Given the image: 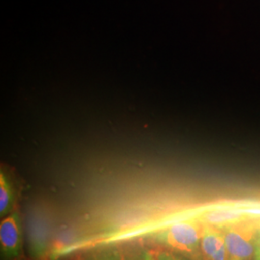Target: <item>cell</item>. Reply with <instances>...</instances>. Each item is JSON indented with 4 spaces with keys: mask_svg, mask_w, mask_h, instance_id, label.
I'll return each mask as SVG.
<instances>
[{
    "mask_svg": "<svg viewBox=\"0 0 260 260\" xmlns=\"http://www.w3.org/2000/svg\"><path fill=\"white\" fill-rule=\"evenodd\" d=\"M13 204V193L9 181L3 172L0 174V215L8 213Z\"/></svg>",
    "mask_w": 260,
    "mask_h": 260,
    "instance_id": "obj_6",
    "label": "cell"
},
{
    "mask_svg": "<svg viewBox=\"0 0 260 260\" xmlns=\"http://www.w3.org/2000/svg\"><path fill=\"white\" fill-rule=\"evenodd\" d=\"M205 228L194 222H181L172 225L167 233V241L180 251H192L202 240Z\"/></svg>",
    "mask_w": 260,
    "mask_h": 260,
    "instance_id": "obj_2",
    "label": "cell"
},
{
    "mask_svg": "<svg viewBox=\"0 0 260 260\" xmlns=\"http://www.w3.org/2000/svg\"><path fill=\"white\" fill-rule=\"evenodd\" d=\"M0 248L4 256H17L21 249V233L17 212L2 220L0 223Z\"/></svg>",
    "mask_w": 260,
    "mask_h": 260,
    "instance_id": "obj_3",
    "label": "cell"
},
{
    "mask_svg": "<svg viewBox=\"0 0 260 260\" xmlns=\"http://www.w3.org/2000/svg\"><path fill=\"white\" fill-rule=\"evenodd\" d=\"M201 247L205 256L208 258L223 260L229 257L223 234L214 228H205V233L201 240Z\"/></svg>",
    "mask_w": 260,
    "mask_h": 260,
    "instance_id": "obj_4",
    "label": "cell"
},
{
    "mask_svg": "<svg viewBox=\"0 0 260 260\" xmlns=\"http://www.w3.org/2000/svg\"><path fill=\"white\" fill-rule=\"evenodd\" d=\"M256 257L260 258V225L258 226L256 235Z\"/></svg>",
    "mask_w": 260,
    "mask_h": 260,
    "instance_id": "obj_7",
    "label": "cell"
},
{
    "mask_svg": "<svg viewBox=\"0 0 260 260\" xmlns=\"http://www.w3.org/2000/svg\"><path fill=\"white\" fill-rule=\"evenodd\" d=\"M247 215L243 208L237 207H223L216 208L206 212L204 216L206 223L213 226L226 228L233 223L241 222L245 220Z\"/></svg>",
    "mask_w": 260,
    "mask_h": 260,
    "instance_id": "obj_5",
    "label": "cell"
},
{
    "mask_svg": "<svg viewBox=\"0 0 260 260\" xmlns=\"http://www.w3.org/2000/svg\"><path fill=\"white\" fill-rule=\"evenodd\" d=\"M243 222L244 220L224 228V243L229 257L232 259H249L256 256L258 226Z\"/></svg>",
    "mask_w": 260,
    "mask_h": 260,
    "instance_id": "obj_1",
    "label": "cell"
}]
</instances>
